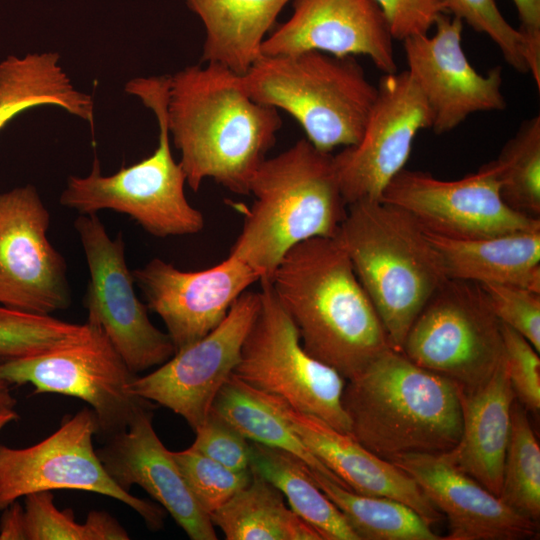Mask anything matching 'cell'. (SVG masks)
<instances>
[{"label":"cell","mask_w":540,"mask_h":540,"mask_svg":"<svg viewBox=\"0 0 540 540\" xmlns=\"http://www.w3.org/2000/svg\"><path fill=\"white\" fill-rule=\"evenodd\" d=\"M166 120L189 187L212 179L241 195L282 126L276 108L253 100L241 75L216 63L169 75Z\"/></svg>","instance_id":"1"},{"label":"cell","mask_w":540,"mask_h":540,"mask_svg":"<svg viewBox=\"0 0 540 540\" xmlns=\"http://www.w3.org/2000/svg\"><path fill=\"white\" fill-rule=\"evenodd\" d=\"M270 285L304 350L346 380L393 348L335 237H316L291 248Z\"/></svg>","instance_id":"2"},{"label":"cell","mask_w":540,"mask_h":540,"mask_svg":"<svg viewBox=\"0 0 540 540\" xmlns=\"http://www.w3.org/2000/svg\"><path fill=\"white\" fill-rule=\"evenodd\" d=\"M342 406L350 433L391 461L407 454H440L459 441L458 387L390 348L346 380Z\"/></svg>","instance_id":"3"},{"label":"cell","mask_w":540,"mask_h":540,"mask_svg":"<svg viewBox=\"0 0 540 540\" xmlns=\"http://www.w3.org/2000/svg\"><path fill=\"white\" fill-rule=\"evenodd\" d=\"M254 201L229 254L268 281L284 255L316 237L333 238L347 213L333 154L306 138L265 158L249 187Z\"/></svg>","instance_id":"4"},{"label":"cell","mask_w":540,"mask_h":540,"mask_svg":"<svg viewBox=\"0 0 540 540\" xmlns=\"http://www.w3.org/2000/svg\"><path fill=\"white\" fill-rule=\"evenodd\" d=\"M335 238L401 351L412 323L448 279L439 252L407 212L383 201L349 204Z\"/></svg>","instance_id":"5"},{"label":"cell","mask_w":540,"mask_h":540,"mask_svg":"<svg viewBox=\"0 0 540 540\" xmlns=\"http://www.w3.org/2000/svg\"><path fill=\"white\" fill-rule=\"evenodd\" d=\"M169 75L137 77L125 85L149 108L158 123V145L145 159L103 175L94 158L86 176L68 177L60 194L63 207L79 214H97L109 209L128 215L147 233L158 237L197 234L204 228L201 211L187 200L186 175L173 158L166 120Z\"/></svg>","instance_id":"6"},{"label":"cell","mask_w":540,"mask_h":540,"mask_svg":"<svg viewBox=\"0 0 540 540\" xmlns=\"http://www.w3.org/2000/svg\"><path fill=\"white\" fill-rule=\"evenodd\" d=\"M241 79L253 100L287 112L328 153L359 141L378 92L354 56L316 50L262 55Z\"/></svg>","instance_id":"7"},{"label":"cell","mask_w":540,"mask_h":540,"mask_svg":"<svg viewBox=\"0 0 540 540\" xmlns=\"http://www.w3.org/2000/svg\"><path fill=\"white\" fill-rule=\"evenodd\" d=\"M401 352L458 388L471 390L504 361L502 323L479 284L448 278L412 323Z\"/></svg>","instance_id":"8"},{"label":"cell","mask_w":540,"mask_h":540,"mask_svg":"<svg viewBox=\"0 0 540 540\" xmlns=\"http://www.w3.org/2000/svg\"><path fill=\"white\" fill-rule=\"evenodd\" d=\"M260 305L233 375L255 390L277 396L349 434L342 406L346 379L303 348L297 328L270 282H260Z\"/></svg>","instance_id":"9"},{"label":"cell","mask_w":540,"mask_h":540,"mask_svg":"<svg viewBox=\"0 0 540 540\" xmlns=\"http://www.w3.org/2000/svg\"><path fill=\"white\" fill-rule=\"evenodd\" d=\"M90 325V324H89ZM81 340L46 352L0 360V379L29 384L35 393L72 396L88 403L98 433L106 438L124 431L133 419L155 404L132 394L137 377L101 328L92 326Z\"/></svg>","instance_id":"10"},{"label":"cell","mask_w":540,"mask_h":540,"mask_svg":"<svg viewBox=\"0 0 540 540\" xmlns=\"http://www.w3.org/2000/svg\"><path fill=\"white\" fill-rule=\"evenodd\" d=\"M98 434L95 413L84 408L42 441L25 448L0 445V510L31 493L81 490L129 506L153 531L164 525L166 511L118 486L106 472L93 446Z\"/></svg>","instance_id":"11"},{"label":"cell","mask_w":540,"mask_h":540,"mask_svg":"<svg viewBox=\"0 0 540 540\" xmlns=\"http://www.w3.org/2000/svg\"><path fill=\"white\" fill-rule=\"evenodd\" d=\"M74 226L89 272L83 299L87 323L102 329L133 373L162 365L175 348L135 292L122 234L112 238L97 214H80Z\"/></svg>","instance_id":"12"},{"label":"cell","mask_w":540,"mask_h":540,"mask_svg":"<svg viewBox=\"0 0 540 540\" xmlns=\"http://www.w3.org/2000/svg\"><path fill=\"white\" fill-rule=\"evenodd\" d=\"M380 201L407 212L424 231L450 239L540 230V219L520 214L503 201L491 161L457 180L404 168L389 182Z\"/></svg>","instance_id":"13"},{"label":"cell","mask_w":540,"mask_h":540,"mask_svg":"<svg viewBox=\"0 0 540 540\" xmlns=\"http://www.w3.org/2000/svg\"><path fill=\"white\" fill-rule=\"evenodd\" d=\"M50 213L30 184L0 193V304L51 315L71 304L65 259L50 243Z\"/></svg>","instance_id":"14"},{"label":"cell","mask_w":540,"mask_h":540,"mask_svg":"<svg viewBox=\"0 0 540 540\" xmlns=\"http://www.w3.org/2000/svg\"><path fill=\"white\" fill-rule=\"evenodd\" d=\"M259 305V291L242 293L217 327L177 350L151 373L137 375L130 392L170 409L195 430L233 374Z\"/></svg>","instance_id":"15"},{"label":"cell","mask_w":540,"mask_h":540,"mask_svg":"<svg viewBox=\"0 0 540 540\" xmlns=\"http://www.w3.org/2000/svg\"><path fill=\"white\" fill-rule=\"evenodd\" d=\"M359 141L333 155L347 204L380 201L389 182L409 159L413 141L431 127L425 98L409 73L384 74Z\"/></svg>","instance_id":"16"},{"label":"cell","mask_w":540,"mask_h":540,"mask_svg":"<svg viewBox=\"0 0 540 540\" xmlns=\"http://www.w3.org/2000/svg\"><path fill=\"white\" fill-rule=\"evenodd\" d=\"M432 36L418 35L403 41L406 70L426 100L431 129L449 132L477 112L506 108L501 91V68L478 73L462 48L463 22L441 14Z\"/></svg>","instance_id":"17"},{"label":"cell","mask_w":540,"mask_h":540,"mask_svg":"<svg viewBox=\"0 0 540 540\" xmlns=\"http://www.w3.org/2000/svg\"><path fill=\"white\" fill-rule=\"evenodd\" d=\"M132 274L148 310L163 321L175 352L217 327L237 298L260 281L251 267L230 255L198 271L153 258Z\"/></svg>","instance_id":"18"},{"label":"cell","mask_w":540,"mask_h":540,"mask_svg":"<svg viewBox=\"0 0 540 540\" xmlns=\"http://www.w3.org/2000/svg\"><path fill=\"white\" fill-rule=\"evenodd\" d=\"M292 7L290 18L263 41L262 55H364L384 74L397 72L394 39L374 0H292Z\"/></svg>","instance_id":"19"},{"label":"cell","mask_w":540,"mask_h":540,"mask_svg":"<svg viewBox=\"0 0 540 540\" xmlns=\"http://www.w3.org/2000/svg\"><path fill=\"white\" fill-rule=\"evenodd\" d=\"M409 474L446 517L443 540H524L538 536V522L504 503L446 455L407 454L391 460Z\"/></svg>","instance_id":"20"},{"label":"cell","mask_w":540,"mask_h":540,"mask_svg":"<svg viewBox=\"0 0 540 540\" xmlns=\"http://www.w3.org/2000/svg\"><path fill=\"white\" fill-rule=\"evenodd\" d=\"M152 409L107 438L97 455L108 475L123 490L139 485L192 540H216L215 526L189 489L174 457L158 437Z\"/></svg>","instance_id":"21"},{"label":"cell","mask_w":540,"mask_h":540,"mask_svg":"<svg viewBox=\"0 0 540 540\" xmlns=\"http://www.w3.org/2000/svg\"><path fill=\"white\" fill-rule=\"evenodd\" d=\"M255 392L286 421L308 450L345 488L358 494L400 501L431 525L443 517L414 479L394 463L375 455L351 435L336 430L314 415L295 409L285 400L258 390Z\"/></svg>","instance_id":"22"},{"label":"cell","mask_w":540,"mask_h":540,"mask_svg":"<svg viewBox=\"0 0 540 540\" xmlns=\"http://www.w3.org/2000/svg\"><path fill=\"white\" fill-rule=\"evenodd\" d=\"M462 429L448 458L494 495L501 493L503 467L515 398L505 361L480 386L458 388Z\"/></svg>","instance_id":"23"},{"label":"cell","mask_w":540,"mask_h":540,"mask_svg":"<svg viewBox=\"0 0 540 540\" xmlns=\"http://www.w3.org/2000/svg\"><path fill=\"white\" fill-rule=\"evenodd\" d=\"M426 234L441 256L448 278L540 292V230L476 239Z\"/></svg>","instance_id":"24"},{"label":"cell","mask_w":540,"mask_h":540,"mask_svg":"<svg viewBox=\"0 0 540 540\" xmlns=\"http://www.w3.org/2000/svg\"><path fill=\"white\" fill-rule=\"evenodd\" d=\"M201 20V62L244 75L262 56L261 46L283 7L292 0H183Z\"/></svg>","instance_id":"25"},{"label":"cell","mask_w":540,"mask_h":540,"mask_svg":"<svg viewBox=\"0 0 540 540\" xmlns=\"http://www.w3.org/2000/svg\"><path fill=\"white\" fill-rule=\"evenodd\" d=\"M54 105L89 123L93 97L74 87L57 52L9 55L0 62V130L18 114Z\"/></svg>","instance_id":"26"},{"label":"cell","mask_w":540,"mask_h":540,"mask_svg":"<svg viewBox=\"0 0 540 540\" xmlns=\"http://www.w3.org/2000/svg\"><path fill=\"white\" fill-rule=\"evenodd\" d=\"M249 483L210 515L227 540H322L284 501L283 494L251 469Z\"/></svg>","instance_id":"27"},{"label":"cell","mask_w":540,"mask_h":540,"mask_svg":"<svg viewBox=\"0 0 540 540\" xmlns=\"http://www.w3.org/2000/svg\"><path fill=\"white\" fill-rule=\"evenodd\" d=\"M250 451L251 469L274 485L322 540H359L339 509L316 485L304 462L284 450L251 441Z\"/></svg>","instance_id":"28"},{"label":"cell","mask_w":540,"mask_h":540,"mask_svg":"<svg viewBox=\"0 0 540 540\" xmlns=\"http://www.w3.org/2000/svg\"><path fill=\"white\" fill-rule=\"evenodd\" d=\"M309 472L359 540H442L408 505L384 496L358 494L311 468Z\"/></svg>","instance_id":"29"},{"label":"cell","mask_w":540,"mask_h":540,"mask_svg":"<svg viewBox=\"0 0 540 540\" xmlns=\"http://www.w3.org/2000/svg\"><path fill=\"white\" fill-rule=\"evenodd\" d=\"M211 411L248 441L284 450L299 458L309 468L344 487L308 450L286 421L260 399L250 386L233 374L217 393Z\"/></svg>","instance_id":"30"},{"label":"cell","mask_w":540,"mask_h":540,"mask_svg":"<svg viewBox=\"0 0 540 540\" xmlns=\"http://www.w3.org/2000/svg\"><path fill=\"white\" fill-rule=\"evenodd\" d=\"M491 162L503 201L520 214L540 219V116L524 121Z\"/></svg>","instance_id":"31"},{"label":"cell","mask_w":540,"mask_h":540,"mask_svg":"<svg viewBox=\"0 0 540 540\" xmlns=\"http://www.w3.org/2000/svg\"><path fill=\"white\" fill-rule=\"evenodd\" d=\"M527 410L514 400L499 498L535 522L540 519V447Z\"/></svg>","instance_id":"32"},{"label":"cell","mask_w":540,"mask_h":540,"mask_svg":"<svg viewBox=\"0 0 540 540\" xmlns=\"http://www.w3.org/2000/svg\"><path fill=\"white\" fill-rule=\"evenodd\" d=\"M90 325L66 322L0 306V357L18 358L72 344L86 337Z\"/></svg>","instance_id":"33"},{"label":"cell","mask_w":540,"mask_h":540,"mask_svg":"<svg viewBox=\"0 0 540 540\" xmlns=\"http://www.w3.org/2000/svg\"><path fill=\"white\" fill-rule=\"evenodd\" d=\"M172 454L194 498L209 516L251 479V469H229L191 447Z\"/></svg>","instance_id":"34"},{"label":"cell","mask_w":540,"mask_h":540,"mask_svg":"<svg viewBox=\"0 0 540 540\" xmlns=\"http://www.w3.org/2000/svg\"><path fill=\"white\" fill-rule=\"evenodd\" d=\"M446 12L487 34L500 49L505 61L520 73H529L525 44L518 30L501 14L495 0H443Z\"/></svg>","instance_id":"35"},{"label":"cell","mask_w":540,"mask_h":540,"mask_svg":"<svg viewBox=\"0 0 540 540\" xmlns=\"http://www.w3.org/2000/svg\"><path fill=\"white\" fill-rule=\"evenodd\" d=\"M498 320L540 352V292L505 284H479Z\"/></svg>","instance_id":"36"},{"label":"cell","mask_w":540,"mask_h":540,"mask_svg":"<svg viewBox=\"0 0 540 540\" xmlns=\"http://www.w3.org/2000/svg\"><path fill=\"white\" fill-rule=\"evenodd\" d=\"M504 361L516 400L527 410L540 409L539 352L521 334L502 324Z\"/></svg>","instance_id":"37"},{"label":"cell","mask_w":540,"mask_h":540,"mask_svg":"<svg viewBox=\"0 0 540 540\" xmlns=\"http://www.w3.org/2000/svg\"><path fill=\"white\" fill-rule=\"evenodd\" d=\"M26 540H89L87 525L75 520L71 509L60 510L51 491L25 496Z\"/></svg>","instance_id":"38"},{"label":"cell","mask_w":540,"mask_h":540,"mask_svg":"<svg viewBox=\"0 0 540 540\" xmlns=\"http://www.w3.org/2000/svg\"><path fill=\"white\" fill-rule=\"evenodd\" d=\"M192 449L235 471L251 469L250 441L236 429L210 412L195 430Z\"/></svg>","instance_id":"39"},{"label":"cell","mask_w":540,"mask_h":540,"mask_svg":"<svg viewBox=\"0 0 540 540\" xmlns=\"http://www.w3.org/2000/svg\"><path fill=\"white\" fill-rule=\"evenodd\" d=\"M393 39L428 34L438 17L446 13L443 0H374Z\"/></svg>","instance_id":"40"},{"label":"cell","mask_w":540,"mask_h":540,"mask_svg":"<svg viewBox=\"0 0 540 540\" xmlns=\"http://www.w3.org/2000/svg\"><path fill=\"white\" fill-rule=\"evenodd\" d=\"M520 20L529 73L540 90V0H513Z\"/></svg>","instance_id":"41"},{"label":"cell","mask_w":540,"mask_h":540,"mask_svg":"<svg viewBox=\"0 0 540 540\" xmlns=\"http://www.w3.org/2000/svg\"><path fill=\"white\" fill-rule=\"evenodd\" d=\"M85 524L89 540H127L130 538L125 528L105 511H90Z\"/></svg>","instance_id":"42"},{"label":"cell","mask_w":540,"mask_h":540,"mask_svg":"<svg viewBox=\"0 0 540 540\" xmlns=\"http://www.w3.org/2000/svg\"><path fill=\"white\" fill-rule=\"evenodd\" d=\"M0 540H26L24 507L18 500L3 509L0 519Z\"/></svg>","instance_id":"43"},{"label":"cell","mask_w":540,"mask_h":540,"mask_svg":"<svg viewBox=\"0 0 540 540\" xmlns=\"http://www.w3.org/2000/svg\"><path fill=\"white\" fill-rule=\"evenodd\" d=\"M3 358L0 357V360ZM11 385L0 379V412L13 410L16 399L11 394Z\"/></svg>","instance_id":"44"},{"label":"cell","mask_w":540,"mask_h":540,"mask_svg":"<svg viewBox=\"0 0 540 540\" xmlns=\"http://www.w3.org/2000/svg\"><path fill=\"white\" fill-rule=\"evenodd\" d=\"M18 418V414L13 410L0 412V432L10 422Z\"/></svg>","instance_id":"45"}]
</instances>
